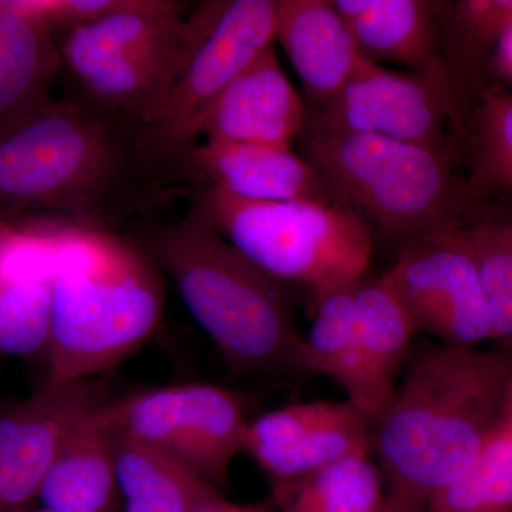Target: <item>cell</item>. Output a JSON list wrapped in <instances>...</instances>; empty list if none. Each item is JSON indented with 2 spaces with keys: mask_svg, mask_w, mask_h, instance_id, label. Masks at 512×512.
Instances as JSON below:
<instances>
[{
  "mask_svg": "<svg viewBox=\"0 0 512 512\" xmlns=\"http://www.w3.org/2000/svg\"><path fill=\"white\" fill-rule=\"evenodd\" d=\"M107 402L93 379L45 383L28 399L0 407V512H22L37 497L70 433Z\"/></svg>",
  "mask_w": 512,
  "mask_h": 512,
  "instance_id": "obj_12",
  "label": "cell"
},
{
  "mask_svg": "<svg viewBox=\"0 0 512 512\" xmlns=\"http://www.w3.org/2000/svg\"><path fill=\"white\" fill-rule=\"evenodd\" d=\"M276 512H377L383 477L369 454L343 458L292 480L272 481Z\"/></svg>",
  "mask_w": 512,
  "mask_h": 512,
  "instance_id": "obj_23",
  "label": "cell"
},
{
  "mask_svg": "<svg viewBox=\"0 0 512 512\" xmlns=\"http://www.w3.org/2000/svg\"><path fill=\"white\" fill-rule=\"evenodd\" d=\"M303 158L330 201L376 225L383 237L410 245L456 227L466 190L447 156L430 148L369 134L303 131Z\"/></svg>",
  "mask_w": 512,
  "mask_h": 512,
  "instance_id": "obj_5",
  "label": "cell"
},
{
  "mask_svg": "<svg viewBox=\"0 0 512 512\" xmlns=\"http://www.w3.org/2000/svg\"><path fill=\"white\" fill-rule=\"evenodd\" d=\"M355 282L315 295V318L308 336H303L302 365L303 372L318 373L338 383L348 396L346 400L372 421L357 333Z\"/></svg>",
  "mask_w": 512,
  "mask_h": 512,
  "instance_id": "obj_22",
  "label": "cell"
},
{
  "mask_svg": "<svg viewBox=\"0 0 512 512\" xmlns=\"http://www.w3.org/2000/svg\"><path fill=\"white\" fill-rule=\"evenodd\" d=\"M306 120L308 111L272 46L215 100L201 120L198 138L291 147Z\"/></svg>",
  "mask_w": 512,
  "mask_h": 512,
  "instance_id": "obj_14",
  "label": "cell"
},
{
  "mask_svg": "<svg viewBox=\"0 0 512 512\" xmlns=\"http://www.w3.org/2000/svg\"><path fill=\"white\" fill-rule=\"evenodd\" d=\"M511 382L512 357L501 350L441 343L419 353L373 424L387 500L426 512L503 424Z\"/></svg>",
  "mask_w": 512,
  "mask_h": 512,
  "instance_id": "obj_1",
  "label": "cell"
},
{
  "mask_svg": "<svg viewBox=\"0 0 512 512\" xmlns=\"http://www.w3.org/2000/svg\"><path fill=\"white\" fill-rule=\"evenodd\" d=\"M47 383L92 379L146 342L163 288L136 248L90 229L57 231Z\"/></svg>",
  "mask_w": 512,
  "mask_h": 512,
  "instance_id": "obj_3",
  "label": "cell"
},
{
  "mask_svg": "<svg viewBox=\"0 0 512 512\" xmlns=\"http://www.w3.org/2000/svg\"><path fill=\"white\" fill-rule=\"evenodd\" d=\"M101 406L77 424L60 448L37 494L43 508L53 512H114L119 507L114 431L101 416Z\"/></svg>",
  "mask_w": 512,
  "mask_h": 512,
  "instance_id": "obj_17",
  "label": "cell"
},
{
  "mask_svg": "<svg viewBox=\"0 0 512 512\" xmlns=\"http://www.w3.org/2000/svg\"><path fill=\"white\" fill-rule=\"evenodd\" d=\"M195 207L266 274L313 295L362 278L372 258L369 225L340 205L242 201L207 185Z\"/></svg>",
  "mask_w": 512,
  "mask_h": 512,
  "instance_id": "obj_6",
  "label": "cell"
},
{
  "mask_svg": "<svg viewBox=\"0 0 512 512\" xmlns=\"http://www.w3.org/2000/svg\"><path fill=\"white\" fill-rule=\"evenodd\" d=\"M426 512H512V423L503 421L466 473L439 491Z\"/></svg>",
  "mask_w": 512,
  "mask_h": 512,
  "instance_id": "obj_24",
  "label": "cell"
},
{
  "mask_svg": "<svg viewBox=\"0 0 512 512\" xmlns=\"http://www.w3.org/2000/svg\"><path fill=\"white\" fill-rule=\"evenodd\" d=\"M62 67L52 26L0 0V130L52 100Z\"/></svg>",
  "mask_w": 512,
  "mask_h": 512,
  "instance_id": "obj_19",
  "label": "cell"
},
{
  "mask_svg": "<svg viewBox=\"0 0 512 512\" xmlns=\"http://www.w3.org/2000/svg\"><path fill=\"white\" fill-rule=\"evenodd\" d=\"M26 512H53L50 510H47V508H39V510H33V511H26Z\"/></svg>",
  "mask_w": 512,
  "mask_h": 512,
  "instance_id": "obj_34",
  "label": "cell"
},
{
  "mask_svg": "<svg viewBox=\"0 0 512 512\" xmlns=\"http://www.w3.org/2000/svg\"><path fill=\"white\" fill-rule=\"evenodd\" d=\"M463 229L483 285L491 339L512 342V218H484Z\"/></svg>",
  "mask_w": 512,
  "mask_h": 512,
  "instance_id": "obj_26",
  "label": "cell"
},
{
  "mask_svg": "<svg viewBox=\"0 0 512 512\" xmlns=\"http://www.w3.org/2000/svg\"><path fill=\"white\" fill-rule=\"evenodd\" d=\"M114 467L124 512H192L220 494L177 458L116 431Z\"/></svg>",
  "mask_w": 512,
  "mask_h": 512,
  "instance_id": "obj_21",
  "label": "cell"
},
{
  "mask_svg": "<svg viewBox=\"0 0 512 512\" xmlns=\"http://www.w3.org/2000/svg\"><path fill=\"white\" fill-rule=\"evenodd\" d=\"M458 92L447 64L400 73L363 59L338 94L308 113L303 131L369 134L446 154Z\"/></svg>",
  "mask_w": 512,
  "mask_h": 512,
  "instance_id": "obj_10",
  "label": "cell"
},
{
  "mask_svg": "<svg viewBox=\"0 0 512 512\" xmlns=\"http://www.w3.org/2000/svg\"><path fill=\"white\" fill-rule=\"evenodd\" d=\"M357 333L375 424L392 400L397 372L417 333L412 316L386 276L363 275L353 285Z\"/></svg>",
  "mask_w": 512,
  "mask_h": 512,
  "instance_id": "obj_20",
  "label": "cell"
},
{
  "mask_svg": "<svg viewBox=\"0 0 512 512\" xmlns=\"http://www.w3.org/2000/svg\"><path fill=\"white\" fill-rule=\"evenodd\" d=\"M504 420L512 421V382L510 392H508L507 407H505Z\"/></svg>",
  "mask_w": 512,
  "mask_h": 512,
  "instance_id": "obj_33",
  "label": "cell"
},
{
  "mask_svg": "<svg viewBox=\"0 0 512 512\" xmlns=\"http://www.w3.org/2000/svg\"><path fill=\"white\" fill-rule=\"evenodd\" d=\"M150 244L235 373L303 372V336L284 282L229 244L197 207Z\"/></svg>",
  "mask_w": 512,
  "mask_h": 512,
  "instance_id": "obj_2",
  "label": "cell"
},
{
  "mask_svg": "<svg viewBox=\"0 0 512 512\" xmlns=\"http://www.w3.org/2000/svg\"><path fill=\"white\" fill-rule=\"evenodd\" d=\"M136 168L126 126L83 101H47L0 130V222L39 211L101 221Z\"/></svg>",
  "mask_w": 512,
  "mask_h": 512,
  "instance_id": "obj_4",
  "label": "cell"
},
{
  "mask_svg": "<svg viewBox=\"0 0 512 512\" xmlns=\"http://www.w3.org/2000/svg\"><path fill=\"white\" fill-rule=\"evenodd\" d=\"M377 512H424V511L413 510V508L404 507V505L393 503V501L387 500V498L384 497L382 507H380L379 511H377Z\"/></svg>",
  "mask_w": 512,
  "mask_h": 512,
  "instance_id": "obj_31",
  "label": "cell"
},
{
  "mask_svg": "<svg viewBox=\"0 0 512 512\" xmlns=\"http://www.w3.org/2000/svg\"><path fill=\"white\" fill-rule=\"evenodd\" d=\"M275 40L284 47L313 109L349 82L365 57L328 0H275Z\"/></svg>",
  "mask_w": 512,
  "mask_h": 512,
  "instance_id": "obj_16",
  "label": "cell"
},
{
  "mask_svg": "<svg viewBox=\"0 0 512 512\" xmlns=\"http://www.w3.org/2000/svg\"><path fill=\"white\" fill-rule=\"evenodd\" d=\"M498 45H500L501 66H503L505 72L512 77V26L504 33V36L501 37Z\"/></svg>",
  "mask_w": 512,
  "mask_h": 512,
  "instance_id": "obj_30",
  "label": "cell"
},
{
  "mask_svg": "<svg viewBox=\"0 0 512 512\" xmlns=\"http://www.w3.org/2000/svg\"><path fill=\"white\" fill-rule=\"evenodd\" d=\"M184 43L183 10H144L74 26L59 49L83 103L137 133L160 106Z\"/></svg>",
  "mask_w": 512,
  "mask_h": 512,
  "instance_id": "obj_8",
  "label": "cell"
},
{
  "mask_svg": "<svg viewBox=\"0 0 512 512\" xmlns=\"http://www.w3.org/2000/svg\"><path fill=\"white\" fill-rule=\"evenodd\" d=\"M116 433L170 454L220 490L235 456L244 451L249 423L238 393L208 383L178 384L100 407Z\"/></svg>",
  "mask_w": 512,
  "mask_h": 512,
  "instance_id": "obj_9",
  "label": "cell"
},
{
  "mask_svg": "<svg viewBox=\"0 0 512 512\" xmlns=\"http://www.w3.org/2000/svg\"><path fill=\"white\" fill-rule=\"evenodd\" d=\"M360 55L370 62L406 64L413 72L444 66L434 23L436 3L426 0H336Z\"/></svg>",
  "mask_w": 512,
  "mask_h": 512,
  "instance_id": "obj_18",
  "label": "cell"
},
{
  "mask_svg": "<svg viewBox=\"0 0 512 512\" xmlns=\"http://www.w3.org/2000/svg\"><path fill=\"white\" fill-rule=\"evenodd\" d=\"M372 426L348 400L292 404L249 420L244 451L272 481L292 480L369 454Z\"/></svg>",
  "mask_w": 512,
  "mask_h": 512,
  "instance_id": "obj_13",
  "label": "cell"
},
{
  "mask_svg": "<svg viewBox=\"0 0 512 512\" xmlns=\"http://www.w3.org/2000/svg\"><path fill=\"white\" fill-rule=\"evenodd\" d=\"M185 165L210 187L242 201H313L333 204L315 168L288 146L205 141Z\"/></svg>",
  "mask_w": 512,
  "mask_h": 512,
  "instance_id": "obj_15",
  "label": "cell"
},
{
  "mask_svg": "<svg viewBox=\"0 0 512 512\" xmlns=\"http://www.w3.org/2000/svg\"><path fill=\"white\" fill-rule=\"evenodd\" d=\"M52 301V279L0 281V357L47 355Z\"/></svg>",
  "mask_w": 512,
  "mask_h": 512,
  "instance_id": "obj_25",
  "label": "cell"
},
{
  "mask_svg": "<svg viewBox=\"0 0 512 512\" xmlns=\"http://www.w3.org/2000/svg\"><path fill=\"white\" fill-rule=\"evenodd\" d=\"M454 46L464 79L476 77L488 50L512 26V0H463L453 5Z\"/></svg>",
  "mask_w": 512,
  "mask_h": 512,
  "instance_id": "obj_28",
  "label": "cell"
},
{
  "mask_svg": "<svg viewBox=\"0 0 512 512\" xmlns=\"http://www.w3.org/2000/svg\"><path fill=\"white\" fill-rule=\"evenodd\" d=\"M384 276L402 299L417 332L463 348H477L491 339L476 258L458 225L407 245Z\"/></svg>",
  "mask_w": 512,
  "mask_h": 512,
  "instance_id": "obj_11",
  "label": "cell"
},
{
  "mask_svg": "<svg viewBox=\"0 0 512 512\" xmlns=\"http://www.w3.org/2000/svg\"><path fill=\"white\" fill-rule=\"evenodd\" d=\"M192 512H276V504L272 494L254 503L238 504L227 500L224 495L217 494L211 500L205 501L197 510Z\"/></svg>",
  "mask_w": 512,
  "mask_h": 512,
  "instance_id": "obj_29",
  "label": "cell"
},
{
  "mask_svg": "<svg viewBox=\"0 0 512 512\" xmlns=\"http://www.w3.org/2000/svg\"><path fill=\"white\" fill-rule=\"evenodd\" d=\"M13 229L15 228L10 227L6 222H0V251H2L3 245H5V242L8 241V238L12 235Z\"/></svg>",
  "mask_w": 512,
  "mask_h": 512,
  "instance_id": "obj_32",
  "label": "cell"
},
{
  "mask_svg": "<svg viewBox=\"0 0 512 512\" xmlns=\"http://www.w3.org/2000/svg\"><path fill=\"white\" fill-rule=\"evenodd\" d=\"M505 421H508V420H505ZM511 423H512V421H511Z\"/></svg>",
  "mask_w": 512,
  "mask_h": 512,
  "instance_id": "obj_35",
  "label": "cell"
},
{
  "mask_svg": "<svg viewBox=\"0 0 512 512\" xmlns=\"http://www.w3.org/2000/svg\"><path fill=\"white\" fill-rule=\"evenodd\" d=\"M275 0L205 2L185 19L183 53L160 106L136 133L146 170L181 164L221 93L275 42Z\"/></svg>",
  "mask_w": 512,
  "mask_h": 512,
  "instance_id": "obj_7",
  "label": "cell"
},
{
  "mask_svg": "<svg viewBox=\"0 0 512 512\" xmlns=\"http://www.w3.org/2000/svg\"><path fill=\"white\" fill-rule=\"evenodd\" d=\"M471 191H512V94L504 90H480L474 121Z\"/></svg>",
  "mask_w": 512,
  "mask_h": 512,
  "instance_id": "obj_27",
  "label": "cell"
}]
</instances>
